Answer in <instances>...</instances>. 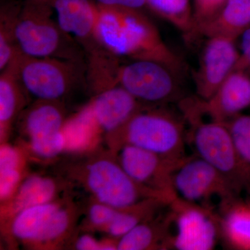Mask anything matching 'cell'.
Instances as JSON below:
<instances>
[{
    "instance_id": "5bb4252c",
    "label": "cell",
    "mask_w": 250,
    "mask_h": 250,
    "mask_svg": "<svg viewBox=\"0 0 250 250\" xmlns=\"http://www.w3.org/2000/svg\"><path fill=\"white\" fill-rule=\"evenodd\" d=\"M86 106L100 132L106 134L120 129L143 107L142 103L121 86L98 92Z\"/></svg>"
},
{
    "instance_id": "ac0fdd59",
    "label": "cell",
    "mask_w": 250,
    "mask_h": 250,
    "mask_svg": "<svg viewBox=\"0 0 250 250\" xmlns=\"http://www.w3.org/2000/svg\"><path fill=\"white\" fill-rule=\"evenodd\" d=\"M249 28L250 0H228L213 19L197 28L193 36H223L236 41Z\"/></svg>"
},
{
    "instance_id": "30bf717a",
    "label": "cell",
    "mask_w": 250,
    "mask_h": 250,
    "mask_svg": "<svg viewBox=\"0 0 250 250\" xmlns=\"http://www.w3.org/2000/svg\"><path fill=\"white\" fill-rule=\"evenodd\" d=\"M65 119L60 100H37L23 115L22 129L31 152L42 159H53L65 149L62 128Z\"/></svg>"
},
{
    "instance_id": "277c9868",
    "label": "cell",
    "mask_w": 250,
    "mask_h": 250,
    "mask_svg": "<svg viewBox=\"0 0 250 250\" xmlns=\"http://www.w3.org/2000/svg\"><path fill=\"white\" fill-rule=\"evenodd\" d=\"M52 0H25L16 19V40L21 52L34 57L78 59L67 35L52 18Z\"/></svg>"
},
{
    "instance_id": "7402d4cb",
    "label": "cell",
    "mask_w": 250,
    "mask_h": 250,
    "mask_svg": "<svg viewBox=\"0 0 250 250\" xmlns=\"http://www.w3.org/2000/svg\"><path fill=\"white\" fill-rule=\"evenodd\" d=\"M62 133L65 139V149L68 151L86 149L102 134L86 106L65 121Z\"/></svg>"
},
{
    "instance_id": "9c48e42d",
    "label": "cell",
    "mask_w": 250,
    "mask_h": 250,
    "mask_svg": "<svg viewBox=\"0 0 250 250\" xmlns=\"http://www.w3.org/2000/svg\"><path fill=\"white\" fill-rule=\"evenodd\" d=\"M175 232L172 248L179 250H210L220 235V217L210 207L185 201L177 197L171 202Z\"/></svg>"
},
{
    "instance_id": "603a6c76",
    "label": "cell",
    "mask_w": 250,
    "mask_h": 250,
    "mask_svg": "<svg viewBox=\"0 0 250 250\" xmlns=\"http://www.w3.org/2000/svg\"><path fill=\"white\" fill-rule=\"evenodd\" d=\"M147 7L161 18L191 36L192 23V3L190 0H146Z\"/></svg>"
},
{
    "instance_id": "5b68a950",
    "label": "cell",
    "mask_w": 250,
    "mask_h": 250,
    "mask_svg": "<svg viewBox=\"0 0 250 250\" xmlns=\"http://www.w3.org/2000/svg\"><path fill=\"white\" fill-rule=\"evenodd\" d=\"M124 65L112 63L102 82V90L121 86L140 103L162 105L179 100L177 72L160 62L132 60Z\"/></svg>"
},
{
    "instance_id": "e0dca14e",
    "label": "cell",
    "mask_w": 250,
    "mask_h": 250,
    "mask_svg": "<svg viewBox=\"0 0 250 250\" xmlns=\"http://www.w3.org/2000/svg\"><path fill=\"white\" fill-rule=\"evenodd\" d=\"M59 184L45 176L30 175L23 179L17 190L1 207V218L11 222L15 215L29 207L54 201Z\"/></svg>"
},
{
    "instance_id": "6da1fadb",
    "label": "cell",
    "mask_w": 250,
    "mask_h": 250,
    "mask_svg": "<svg viewBox=\"0 0 250 250\" xmlns=\"http://www.w3.org/2000/svg\"><path fill=\"white\" fill-rule=\"evenodd\" d=\"M98 4L95 39L114 57L160 62L176 72L182 71V59L166 43L152 21L141 10Z\"/></svg>"
},
{
    "instance_id": "484cf974",
    "label": "cell",
    "mask_w": 250,
    "mask_h": 250,
    "mask_svg": "<svg viewBox=\"0 0 250 250\" xmlns=\"http://www.w3.org/2000/svg\"><path fill=\"white\" fill-rule=\"evenodd\" d=\"M225 123L241 161L250 166V116L238 114Z\"/></svg>"
},
{
    "instance_id": "f1b7e54d",
    "label": "cell",
    "mask_w": 250,
    "mask_h": 250,
    "mask_svg": "<svg viewBox=\"0 0 250 250\" xmlns=\"http://www.w3.org/2000/svg\"><path fill=\"white\" fill-rule=\"evenodd\" d=\"M75 249L79 250H117V244L111 242H100L90 235H82L75 242Z\"/></svg>"
},
{
    "instance_id": "cb8c5ba5",
    "label": "cell",
    "mask_w": 250,
    "mask_h": 250,
    "mask_svg": "<svg viewBox=\"0 0 250 250\" xmlns=\"http://www.w3.org/2000/svg\"><path fill=\"white\" fill-rule=\"evenodd\" d=\"M20 5L8 4L1 7L0 14V70H4L22 54L16 40V19Z\"/></svg>"
},
{
    "instance_id": "83f0119b",
    "label": "cell",
    "mask_w": 250,
    "mask_h": 250,
    "mask_svg": "<svg viewBox=\"0 0 250 250\" xmlns=\"http://www.w3.org/2000/svg\"><path fill=\"white\" fill-rule=\"evenodd\" d=\"M118 209L119 208L95 201V203L90 206L88 209V222L93 228L105 231L116 216Z\"/></svg>"
},
{
    "instance_id": "d4e9b609",
    "label": "cell",
    "mask_w": 250,
    "mask_h": 250,
    "mask_svg": "<svg viewBox=\"0 0 250 250\" xmlns=\"http://www.w3.org/2000/svg\"><path fill=\"white\" fill-rule=\"evenodd\" d=\"M77 213L75 207L62 204L31 247L47 248L62 241L71 231Z\"/></svg>"
},
{
    "instance_id": "7c38bea8",
    "label": "cell",
    "mask_w": 250,
    "mask_h": 250,
    "mask_svg": "<svg viewBox=\"0 0 250 250\" xmlns=\"http://www.w3.org/2000/svg\"><path fill=\"white\" fill-rule=\"evenodd\" d=\"M113 154L126 174L136 183L174 200V171L184 160L174 161L131 145H123Z\"/></svg>"
},
{
    "instance_id": "52a82bcc",
    "label": "cell",
    "mask_w": 250,
    "mask_h": 250,
    "mask_svg": "<svg viewBox=\"0 0 250 250\" xmlns=\"http://www.w3.org/2000/svg\"><path fill=\"white\" fill-rule=\"evenodd\" d=\"M191 126L190 138L196 155L207 161L238 188L248 176V166L240 159L224 123L205 122L198 117L185 118Z\"/></svg>"
},
{
    "instance_id": "8992f818",
    "label": "cell",
    "mask_w": 250,
    "mask_h": 250,
    "mask_svg": "<svg viewBox=\"0 0 250 250\" xmlns=\"http://www.w3.org/2000/svg\"><path fill=\"white\" fill-rule=\"evenodd\" d=\"M14 60L23 87L37 100H60L83 76L78 59L34 57L22 53Z\"/></svg>"
},
{
    "instance_id": "8fae6325",
    "label": "cell",
    "mask_w": 250,
    "mask_h": 250,
    "mask_svg": "<svg viewBox=\"0 0 250 250\" xmlns=\"http://www.w3.org/2000/svg\"><path fill=\"white\" fill-rule=\"evenodd\" d=\"M184 116H208L210 121L226 123L250 106V75L236 68L207 100H181Z\"/></svg>"
},
{
    "instance_id": "2e32d148",
    "label": "cell",
    "mask_w": 250,
    "mask_h": 250,
    "mask_svg": "<svg viewBox=\"0 0 250 250\" xmlns=\"http://www.w3.org/2000/svg\"><path fill=\"white\" fill-rule=\"evenodd\" d=\"M170 209L155 215L137 226L118 240L117 250H146L171 249L173 214Z\"/></svg>"
},
{
    "instance_id": "4fadbf2b",
    "label": "cell",
    "mask_w": 250,
    "mask_h": 250,
    "mask_svg": "<svg viewBox=\"0 0 250 250\" xmlns=\"http://www.w3.org/2000/svg\"><path fill=\"white\" fill-rule=\"evenodd\" d=\"M198 68L194 74L197 97L207 100L236 69L240 52L236 40L213 36L207 38Z\"/></svg>"
},
{
    "instance_id": "f546056e",
    "label": "cell",
    "mask_w": 250,
    "mask_h": 250,
    "mask_svg": "<svg viewBox=\"0 0 250 250\" xmlns=\"http://www.w3.org/2000/svg\"><path fill=\"white\" fill-rule=\"evenodd\" d=\"M241 37V50L236 68L243 69L250 75V28Z\"/></svg>"
},
{
    "instance_id": "ffe728a7",
    "label": "cell",
    "mask_w": 250,
    "mask_h": 250,
    "mask_svg": "<svg viewBox=\"0 0 250 250\" xmlns=\"http://www.w3.org/2000/svg\"><path fill=\"white\" fill-rule=\"evenodd\" d=\"M62 204L54 200L22 210L10 222V231L19 241L32 246Z\"/></svg>"
},
{
    "instance_id": "4dcf8cb0",
    "label": "cell",
    "mask_w": 250,
    "mask_h": 250,
    "mask_svg": "<svg viewBox=\"0 0 250 250\" xmlns=\"http://www.w3.org/2000/svg\"><path fill=\"white\" fill-rule=\"evenodd\" d=\"M99 4L115 7L141 10L147 7L146 0H97Z\"/></svg>"
},
{
    "instance_id": "3957f363",
    "label": "cell",
    "mask_w": 250,
    "mask_h": 250,
    "mask_svg": "<svg viewBox=\"0 0 250 250\" xmlns=\"http://www.w3.org/2000/svg\"><path fill=\"white\" fill-rule=\"evenodd\" d=\"M72 177L80 180L95 201L114 208H127L147 198L164 196L136 183L120 165L114 154L90 156L74 168Z\"/></svg>"
},
{
    "instance_id": "7a4b0ae2",
    "label": "cell",
    "mask_w": 250,
    "mask_h": 250,
    "mask_svg": "<svg viewBox=\"0 0 250 250\" xmlns=\"http://www.w3.org/2000/svg\"><path fill=\"white\" fill-rule=\"evenodd\" d=\"M107 136L112 152L123 145H131L171 160L182 161L187 156L184 119L166 108L143 107Z\"/></svg>"
},
{
    "instance_id": "ba28073f",
    "label": "cell",
    "mask_w": 250,
    "mask_h": 250,
    "mask_svg": "<svg viewBox=\"0 0 250 250\" xmlns=\"http://www.w3.org/2000/svg\"><path fill=\"white\" fill-rule=\"evenodd\" d=\"M172 183L179 198L208 207L213 197L226 201L234 197L236 190L221 172L196 154L187 156L181 163L174 171Z\"/></svg>"
},
{
    "instance_id": "9a60e30c",
    "label": "cell",
    "mask_w": 250,
    "mask_h": 250,
    "mask_svg": "<svg viewBox=\"0 0 250 250\" xmlns=\"http://www.w3.org/2000/svg\"><path fill=\"white\" fill-rule=\"evenodd\" d=\"M59 27L65 34L82 42L96 43L95 33L99 17L98 4L90 0H52Z\"/></svg>"
},
{
    "instance_id": "4316f807",
    "label": "cell",
    "mask_w": 250,
    "mask_h": 250,
    "mask_svg": "<svg viewBox=\"0 0 250 250\" xmlns=\"http://www.w3.org/2000/svg\"><path fill=\"white\" fill-rule=\"evenodd\" d=\"M228 0H193L192 3L193 28L191 36L195 30L213 19L223 9Z\"/></svg>"
},
{
    "instance_id": "44dd1931",
    "label": "cell",
    "mask_w": 250,
    "mask_h": 250,
    "mask_svg": "<svg viewBox=\"0 0 250 250\" xmlns=\"http://www.w3.org/2000/svg\"><path fill=\"white\" fill-rule=\"evenodd\" d=\"M234 203L233 197L221 202L220 234L232 248L250 249V209Z\"/></svg>"
},
{
    "instance_id": "d6986e66",
    "label": "cell",
    "mask_w": 250,
    "mask_h": 250,
    "mask_svg": "<svg viewBox=\"0 0 250 250\" xmlns=\"http://www.w3.org/2000/svg\"><path fill=\"white\" fill-rule=\"evenodd\" d=\"M27 93L18 77L15 60L0 75V136L7 139L15 120L25 105Z\"/></svg>"
}]
</instances>
